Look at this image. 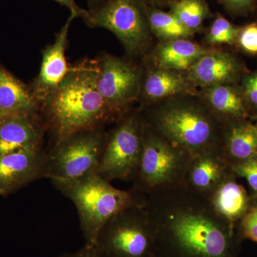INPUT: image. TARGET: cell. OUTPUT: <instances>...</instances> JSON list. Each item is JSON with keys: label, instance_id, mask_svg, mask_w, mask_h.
Here are the masks:
<instances>
[{"label": "cell", "instance_id": "cell-32", "mask_svg": "<svg viewBox=\"0 0 257 257\" xmlns=\"http://www.w3.org/2000/svg\"><path fill=\"white\" fill-rule=\"evenodd\" d=\"M150 3H154V4H165V3H170L172 2V3L175 1V0H148Z\"/></svg>", "mask_w": 257, "mask_h": 257}, {"label": "cell", "instance_id": "cell-34", "mask_svg": "<svg viewBox=\"0 0 257 257\" xmlns=\"http://www.w3.org/2000/svg\"><path fill=\"white\" fill-rule=\"evenodd\" d=\"M251 119L257 120V114L251 116Z\"/></svg>", "mask_w": 257, "mask_h": 257}, {"label": "cell", "instance_id": "cell-15", "mask_svg": "<svg viewBox=\"0 0 257 257\" xmlns=\"http://www.w3.org/2000/svg\"><path fill=\"white\" fill-rule=\"evenodd\" d=\"M42 128L36 116L7 115L0 121V157L27 149L41 147Z\"/></svg>", "mask_w": 257, "mask_h": 257}, {"label": "cell", "instance_id": "cell-25", "mask_svg": "<svg viewBox=\"0 0 257 257\" xmlns=\"http://www.w3.org/2000/svg\"><path fill=\"white\" fill-rule=\"evenodd\" d=\"M234 175L243 177L253 192L257 193V157L231 165Z\"/></svg>", "mask_w": 257, "mask_h": 257}, {"label": "cell", "instance_id": "cell-6", "mask_svg": "<svg viewBox=\"0 0 257 257\" xmlns=\"http://www.w3.org/2000/svg\"><path fill=\"white\" fill-rule=\"evenodd\" d=\"M143 202L118 213L101 229L96 244L106 256L157 257L156 234Z\"/></svg>", "mask_w": 257, "mask_h": 257}, {"label": "cell", "instance_id": "cell-5", "mask_svg": "<svg viewBox=\"0 0 257 257\" xmlns=\"http://www.w3.org/2000/svg\"><path fill=\"white\" fill-rule=\"evenodd\" d=\"M190 157L144 120L143 151L131 189L143 196L182 185Z\"/></svg>", "mask_w": 257, "mask_h": 257}, {"label": "cell", "instance_id": "cell-13", "mask_svg": "<svg viewBox=\"0 0 257 257\" xmlns=\"http://www.w3.org/2000/svg\"><path fill=\"white\" fill-rule=\"evenodd\" d=\"M75 18L71 15L67 23L56 36L55 41L43 52L41 69L34 82L32 93L39 103L46 100L58 88L69 72L65 51L68 42L69 26Z\"/></svg>", "mask_w": 257, "mask_h": 257}, {"label": "cell", "instance_id": "cell-7", "mask_svg": "<svg viewBox=\"0 0 257 257\" xmlns=\"http://www.w3.org/2000/svg\"><path fill=\"white\" fill-rule=\"evenodd\" d=\"M106 137L98 127L79 132L55 143L45 155V178L53 184L72 182L96 173Z\"/></svg>", "mask_w": 257, "mask_h": 257}, {"label": "cell", "instance_id": "cell-29", "mask_svg": "<svg viewBox=\"0 0 257 257\" xmlns=\"http://www.w3.org/2000/svg\"><path fill=\"white\" fill-rule=\"evenodd\" d=\"M229 11L236 14L246 13L252 9L256 0H220Z\"/></svg>", "mask_w": 257, "mask_h": 257}, {"label": "cell", "instance_id": "cell-30", "mask_svg": "<svg viewBox=\"0 0 257 257\" xmlns=\"http://www.w3.org/2000/svg\"><path fill=\"white\" fill-rule=\"evenodd\" d=\"M58 257H107L96 244L84 243L80 249L72 253H65Z\"/></svg>", "mask_w": 257, "mask_h": 257}, {"label": "cell", "instance_id": "cell-9", "mask_svg": "<svg viewBox=\"0 0 257 257\" xmlns=\"http://www.w3.org/2000/svg\"><path fill=\"white\" fill-rule=\"evenodd\" d=\"M85 23L114 34L130 53H139L150 41L147 10L141 0H106L88 11Z\"/></svg>", "mask_w": 257, "mask_h": 257}, {"label": "cell", "instance_id": "cell-11", "mask_svg": "<svg viewBox=\"0 0 257 257\" xmlns=\"http://www.w3.org/2000/svg\"><path fill=\"white\" fill-rule=\"evenodd\" d=\"M45 155L41 147L0 157V196H6L45 177Z\"/></svg>", "mask_w": 257, "mask_h": 257}, {"label": "cell", "instance_id": "cell-35", "mask_svg": "<svg viewBox=\"0 0 257 257\" xmlns=\"http://www.w3.org/2000/svg\"><path fill=\"white\" fill-rule=\"evenodd\" d=\"M90 2H97L99 1V0H89Z\"/></svg>", "mask_w": 257, "mask_h": 257}, {"label": "cell", "instance_id": "cell-28", "mask_svg": "<svg viewBox=\"0 0 257 257\" xmlns=\"http://www.w3.org/2000/svg\"><path fill=\"white\" fill-rule=\"evenodd\" d=\"M241 92L245 101L257 107V71L244 79Z\"/></svg>", "mask_w": 257, "mask_h": 257}, {"label": "cell", "instance_id": "cell-10", "mask_svg": "<svg viewBox=\"0 0 257 257\" xmlns=\"http://www.w3.org/2000/svg\"><path fill=\"white\" fill-rule=\"evenodd\" d=\"M96 86L113 117H121L138 97L141 89V76L131 64L106 55L99 62Z\"/></svg>", "mask_w": 257, "mask_h": 257}, {"label": "cell", "instance_id": "cell-23", "mask_svg": "<svg viewBox=\"0 0 257 257\" xmlns=\"http://www.w3.org/2000/svg\"><path fill=\"white\" fill-rule=\"evenodd\" d=\"M170 13L194 32L202 28L203 23L209 15L206 0H175Z\"/></svg>", "mask_w": 257, "mask_h": 257}, {"label": "cell", "instance_id": "cell-33", "mask_svg": "<svg viewBox=\"0 0 257 257\" xmlns=\"http://www.w3.org/2000/svg\"><path fill=\"white\" fill-rule=\"evenodd\" d=\"M10 114V113L7 112V111H5L4 110H3V109H0V121H1L2 119H3V118L5 117V116H6L7 115Z\"/></svg>", "mask_w": 257, "mask_h": 257}, {"label": "cell", "instance_id": "cell-12", "mask_svg": "<svg viewBox=\"0 0 257 257\" xmlns=\"http://www.w3.org/2000/svg\"><path fill=\"white\" fill-rule=\"evenodd\" d=\"M231 173L222 150H209L190 157L182 185L209 198Z\"/></svg>", "mask_w": 257, "mask_h": 257}, {"label": "cell", "instance_id": "cell-3", "mask_svg": "<svg viewBox=\"0 0 257 257\" xmlns=\"http://www.w3.org/2000/svg\"><path fill=\"white\" fill-rule=\"evenodd\" d=\"M145 121L189 156L209 150H222L226 124L204 104L170 99L152 111Z\"/></svg>", "mask_w": 257, "mask_h": 257}, {"label": "cell", "instance_id": "cell-2", "mask_svg": "<svg viewBox=\"0 0 257 257\" xmlns=\"http://www.w3.org/2000/svg\"><path fill=\"white\" fill-rule=\"evenodd\" d=\"M99 62H82L69 68L55 92L44 101L55 143L71 135L100 127L112 114L99 92Z\"/></svg>", "mask_w": 257, "mask_h": 257}, {"label": "cell", "instance_id": "cell-16", "mask_svg": "<svg viewBox=\"0 0 257 257\" xmlns=\"http://www.w3.org/2000/svg\"><path fill=\"white\" fill-rule=\"evenodd\" d=\"M204 104L224 124L239 121L248 113L242 92L233 84H221L203 89Z\"/></svg>", "mask_w": 257, "mask_h": 257}, {"label": "cell", "instance_id": "cell-4", "mask_svg": "<svg viewBox=\"0 0 257 257\" xmlns=\"http://www.w3.org/2000/svg\"><path fill=\"white\" fill-rule=\"evenodd\" d=\"M56 188L74 203L87 244H96L103 226L113 216L143 202L134 192L115 188L96 173L72 182H55Z\"/></svg>", "mask_w": 257, "mask_h": 257}, {"label": "cell", "instance_id": "cell-24", "mask_svg": "<svg viewBox=\"0 0 257 257\" xmlns=\"http://www.w3.org/2000/svg\"><path fill=\"white\" fill-rule=\"evenodd\" d=\"M239 30L226 19L219 16L211 25L206 40L211 45L234 43L237 40Z\"/></svg>", "mask_w": 257, "mask_h": 257}, {"label": "cell", "instance_id": "cell-1", "mask_svg": "<svg viewBox=\"0 0 257 257\" xmlns=\"http://www.w3.org/2000/svg\"><path fill=\"white\" fill-rule=\"evenodd\" d=\"M156 234L157 257H236L234 225L209 198L184 185L143 195Z\"/></svg>", "mask_w": 257, "mask_h": 257}, {"label": "cell", "instance_id": "cell-21", "mask_svg": "<svg viewBox=\"0 0 257 257\" xmlns=\"http://www.w3.org/2000/svg\"><path fill=\"white\" fill-rule=\"evenodd\" d=\"M194 86L182 72L157 68L152 71L144 83L147 100L160 101L179 94H191Z\"/></svg>", "mask_w": 257, "mask_h": 257}, {"label": "cell", "instance_id": "cell-14", "mask_svg": "<svg viewBox=\"0 0 257 257\" xmlns=\"http://www.w3.org/2000/svg\"><path fill=\"white\" fill-rule=\"evenodd\" d=\"M237 61L226 52L209 50L187 72L194 87L233 84L239 74Z\"/></svg>", "mask_w": 257, "mask_h": 257}, {"label": "cell", "instance_id": "cell-8", "mask_svg": "<svg viewBox=\"0 0 257 257\" xmlns=\"http://www.w3.org/2000/svg\"><path fill=\"white\" fill-rule=\"evenodd\" d=\"M144 119L139 115L123 118L106 137L96 173L108 182L133 180L143 151Z\"/></svg>", "mask_w": 257, "mask_h": 257}, {"label": "cell", "instance_id": "cell-22", "mask_svg": "<svg viewBox=\"0 0 257 257\" xmlns=\"http://www.w3.org/2000/svg\"><path fill=\"white\" fill-rule=\"evenodd\" d=\"M147 14L150 30L162 42L189 39L195 33L187 28L172 13L152 10L147 11Z\"/></svg>", "mask_w": 257, "mask_h": 257}, {"label": "cell", "instance_id": "cell-17", "mask_svg": "<svg viewBox=\"0 0 257 257\" xmlns=\"http://www.w3.org/2000/svg\"><path fill=\"white\" fill-rule=\"evenodd\" d=\"M209 51L189 39L162 42L154 55L157 68L187 72Z\"/></svg>", "mask_w": 257, "mask_h": 257}, {"label": "cell", "instance_id": "cell-20", "mask_svg": "<svg viewBox=\"0 0 257 257\" xmlns=\"http://www.w3.org/2000/svg\"><path fill=\"white\" fill-rule=\"evenodd\" d=\"M39 104L32 91L0 67V109L10 114L36 116Z\"/></svg>", "mask_w": 257, "mask_h": 257}, {"label": "cell", "instance_id": "cell-26", "mask_svg": "<svg viewBox=\"0 0 257 257\" xmlns=\"http://www.w3.org/2000/svg\"><path fill=\"white\" fill-rule=\"evenodd\" d=\"M240 223V236L257 243V202L248 207Z\"/></svg>", "mask_w": 257, "mask_h": 257}, {"label": "cell", "instance_id": "cell-27", "mask_svg": "<svg viewBox=\"0 0 257 257\" xmlns=\"http://www.w3.org/2000/svg\"><path fill=\"white\" fill-rule=\"evenodd\" d=\"M239 45L245 52L257 54V24L253 23L239 30L237 38Z\"/></svg>", "mask_w": 257, "mask_h": 257}, {"label": "cell", "instance_id": "cell-31", "mask_svg": "<svg viewBox=\"0 0 257 257\" xmlns=\"http://www.w3.org/2000/svg\"><path fill=\"white\" fill-rule=\"evenodd\" d=\"M64 6L68 8L71 11V15H74L76 18H82L84 20L87 18L88 11L79 8L78 5L76 4L74 0H55Z\"/></svg>", "mask_w": 257, "mask_h": 257}, {"label": "cell", "instance_id": "cell-18", "mask_svg": "<svg viewBox=\"0 0 257 257\" xmlns=\"http://www.w3.org/2000/svg\"><path fill=\"white\" fill-rule=\"evenodd\" d=\"M222 150L231 165L257 157V125L241 120L226 123Z\"/></svg>", "mask_w": 257, "mask_h": 257}, {"label": "cell", "instance_id": "cell-19", "mask_svg": "<svg viewBox=\"0 0 257 257\" xmlns=\"http://www.w3.org/2000/svg\"><path fill=\"white\" fill-rule=\"evenodd\" d=\"M234 177V173L228 176L209 197L216 212L233 225L242 218L249 207L246 190Z\"/></svg>", "mask_w": 257, "mask_h": 257}]
</instances>
